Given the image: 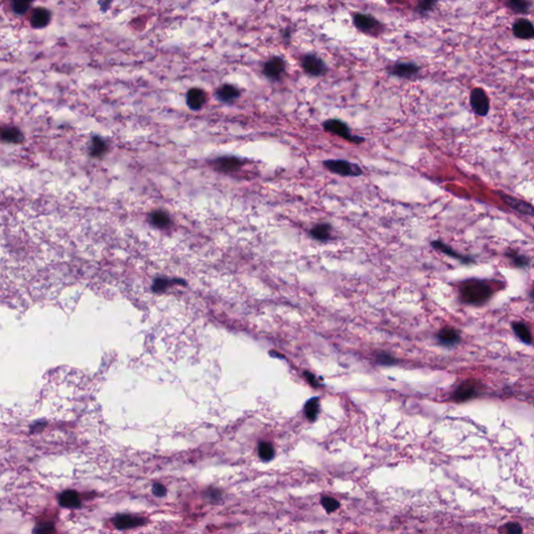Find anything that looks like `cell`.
<instances>
[{
  "instance_id": "6",
  "label": "cell",
  "mask_w": 534,
  "mask_h": 534,
  "mask_svg": "<svg viewBox=\"0 0 534 534\" xmlns=\"http://www.w3.org/2000/svg\"><path fill=\"white\" fill-rule=\"evenodd\" d=\"M301 67L305 72L312 76H321L328 70L326 63L315 55L305 56L301 60Z\"/></svg>"
},
{
  "instance_id": "8",
  "label": "cell",
  "mask_w": 534,
  "mask_h": 534,
  "mask_svg": "<svg viewBox=\"0 0 534 534\" xmlns=\"http://www.w3.org/2000/svg\"><path fill=\"white\" fill-rule=\"evenodd\" d=\"M501 198L504 200V202L506 203V205L512 208L514 211L516 212H519L521 214H524V215H527V216H530L532 217L534 215V210H533V207L530 205V203L524 201V200H521L519 198H515L510 195L508 194H505L503 192H499Z\"/></svg>"
},
{
  "instance_id": "28",
  "label": "cell",
  "mask_w": 534,
  "mask_h": 534,
  "mask_svg": "<svg viewBox=\"0 0 534 534\" xmlns=\"http://www.w3.org/2000/svg\"><path fill=\"white\" fill-rule=\"evenodd\" d=\"M506 256L508 258H510L512 262L519 268H525L529 265L530 261L529 259L526 257V256H523L521 255V253L517 252V251H509L506 253Z\"/></svg>"
},
{
  "instance_id": "34",
  "label": "cell",
  "mask_w": 534,
  "mask_h": 534,
  "mask_svg": "<svg viewBox=\"0 0 534 534\" xmlns=\"http://www.w3.org/2000/svg\"><path fill=\"white\" fill-rule=\"evenodd\" d=\"M34 531L37 532V533H44V532L50 533V532H54V531H55V528H54V525H53V524L47 523V524H42V525L38 526Z\"/></svg>"
},
{
  "instance_id": "13",
  "label": "cell",
  "mask_w": 534,
  "mask_h": 534,
  "mask_svg": "<svg viewBox=\"0 0 534 534\" xmlns=\"http://www.w3.org/2000/svg\"><path fill=\"white\" fill-rule=\"evenodd\" d=\"M144 523H145L144 519L129 516V515H119L114 519V524H115L116 528L121 529V530L140 527Z\"/></svg>"
},
{
  "instance_id": "12",
  "label": "cell",
  "mask_w": 534,
  "mask_h": 534,
  "mask_svg": "<svg viewBox=\"0 0 534 534\" xmlns=\"http://www.w3.org/2000/svg\"><path fill=\"white\" fill-rule=\"evenodd\" d=\"M431 245H432V247H433V248H435V249H437V250H439V251L446 253V255H448V256H450V257H452V258H454V259H456V260H460L461 262H463V263H466V264L474 263V262H475V260H474L473 258L466 257V256L461 255V253L455 251V250H454L450 245L446 244L445 242H443V241H440V240H434V241H432V242H431Z\"/></svg>"
},
{
  "instance_id": "14",
  "label": "cell",
  "mask_w": 534,
  "mask_h": 534,
  "mask_svg": "<svg viewBox=\"0 0 534 534\" xmlns=\"http://www.w3.org/2000/svg\"><path fill=\"white\" fill-rule=\"evenodd\" d=\"M206 103V93L201 89L193 88L187 93V105L191 110H199Z\"/></svg>"
},
{
  "instance_id": "22",
  "label": "cell",
  "mask_w": 534,
  "mask_h": 534,
  "mask_svg": "<svg viewBox=\"0 0 534 534\" xmlns=\"http://www.w3.org/2000/svg\"><path fill=\"white\" fill-rule=\"evenodd\" d=\"M215 164L222 171H233L240 168L242 162L237 158H222L218 159Z\"/></svg>"
},
{
  "instance_id": "30",
  "label": "cell",
  "mask_w": 534,
  "mask_h": 534,
  "mask_svg": "<svg viewBox=\"0 0 534 534\" xmlns=\"http://www.w3.org/2000/svg\"><path fill=\"white\" fill-rule=\"evenodd\" d=\"M33 2L34 0H13V10L15 13L22 15L30 9Z\"/></svg>"
},
{
  "instance_id": "7",
  "label": "cell",
  "mask_w": 534,
  "mask_h": 534,
  "mask_svg": "<svg viewBox=\"0 0 534 534\" xmlns=\"http://www.w3.org/2000/svg\"><path fill=\"white\" fill-rule=\"evenodd\" d=\"M353 22L356 29L362 33H373L377 28L380 27V22L372 15L357 13L353 17Z\"/></svg>"
},
{
  "instance_id": "32",
  "label": "cell",
  "mask_w": 534,
  "mask_h": 534,
  "mask_svg": "<svg viewBox=\"0 0 534 534\" xmlns=\"http://www.w3.org/2000/svg\"><path fill=\"white\" fill-rule=\"evenodd\" d=\"M437 4V0H420L417 5V11L420 14L425 15L434 9Z\"/></svg>"
},
{
  "instance_id": "33",
  "label": "cell",
  "mask_w": 534,
  "mask_h": 534,
  "mask_svg": "<svg viewBox=\"0 0 534 534\" xmlns=\"http://www.w3.org/2000/svg\"><path fill=\"white\" fill-rule=\"evenodd\" d=\"M378 361L381 363V364H384V365H391V364H394L397 363V360L396 358H393L392 356L388 355V354H380L378 356Z\"/></svg>"
},
{
  "instance_id": "11",
  "label": "cell",
  "mask_w": 534,
  "mask_h": 534,
  "mask_svg": "<svg viewBox=\"0 0 534 534\" xmlns=\"http://www.w3.org/2000/svg\"><path fill=\"white\" fill-rule=\"evenodd\" d=\"M477 392V384L475 381H466V382L461 383L458 388L456 389L453 399L456 402H465L473 397H475Z\"/></svg>"
},
{
  "instance_id": "10",
  "label": "cell",
  "mask_w": 534,
  "mask_h": 534,
  "mask_svg": "<svg viewBox=\"0 0 534 534\" xmlns=\"http://www.w3.org/2000/svg\"><path fill=\"white\" fill-rule=\"evenodd\" d=\"M285 71V62L281 58H273L268 61L263 69L264 74L271 80H278Z\"/></svg>"
},
{
  "instance_id": "26",
  "label": "cell",
  "mask_w": 534,
  "mask_h": 534,
  "mask_svg": "<svg viewBox=\"0 0 534 534\" xmlns=\"http://www.w3.org/2000/svg\"><path fill=\"white\" fill-rule=\"evenodd\" d=\"M173 283L184 284V282L181 281V280H168V278H164V277H159V278H156L154 281V284H152V290H154L155 292H163Z\"/></svg>"
},
{
  "instance_id": "35",
  "label": "cell",
  "mask_w": 534,
  "mask_h": 534,
  "mask_svg": "<svg viewBox=\"0 0 534 534\" xmlns=\"http://www.w3.org/2000/svg\"><path fill=\"white\" fill-rule=\"evenodd\" d=\"M152 493H154V495L157 497H164L167 493V490L164 485L157 483V484H155L154 487H152Z\"/></svg>"
},
{
  "instance_id": "2",
  "label": "cell",
  "mask_w": 534,
  "mask_h": 534,
  "mask_svg": "<svg viewBox=\"0 0 534 534\" xmlns=\"http://www.w3.org/2000/svg\"><path fill=\"white\" fill-rule=\"evenodd\" d=\"M322 126H323L324 131L331 133V134H334L340 138H343L352 143L360 144L365 141V138H363V137L353 135L350 131L347 124L339 119H329L323 122Z\"/></svg>"
},
{
  "instance_id": "31",
  "label": "cell",
  "mask_w": 534,
  "mask_h": 534,
  "mask_svg": "<svg viewBox=\"0 0 534 534\" xmlns=\"http://www.w3.org/2000/svg\"><path fill=\"white\" fill-rule=\"evenodd\" d=\"M321 505L323 506L324 509L327 510V513H334L335 510H337L340 504L338 501H336L335 499L331 498V497H323L321 499Z\"/></svg>"
},
{
  "instance_id": "15",
  "label": "cell",
  "mask_w": 534,
  "mask_h": 534,
  "mask_svg": "<svg viewBox=\"0 0 534 534\" xmlns=\"http://www.w3.org/2000/svg\"><path fill=\"white\" fill-rule=\"evenodd\" d=\"M50 22V12L44 8H37L34 10L31 24L34 29H43L46 28Z\"/></svg>"
},
{
  "instance_id": "21",
  "label": "cell",
  "mask_w": 534,
  "mask_h": 534,
  "mask_svg": "<svg viewBox=\"0 0 534 534\" xmlns=\"http://www.w3.org/2000/svg\"><path fill=\"white\" fill-rule=\"evenodd\" d=\"M506 5L513 12L520 15L528 14L531 9V3L529 0H507Z\"/></svg>"
},
{
  "instance_id": "19",
  "label": "cell",
  "mask_w": 534,
  "mask_h": 534,
  "mask_svg": "<svg viewBox=\"0 0 534 534\" xmlns=\"http://www.w3.org/2000/svg\"><path fill=\"white\" fill-rule=\"evenodd\" d=\"M0 140L11 143H19L23 140V136L18 129L7 126V128L0 129Z\"/></svg>"
},
{
  "instance_id": "3",
  "label": "cell",
  "mask_w": 534,
  "mask_h": 534,
  "mask_svg": "<svg viewBox=\"0 0 534 534\" xmlns=\"http://www.w3.org/2000/svg\"><path fill=\"white\" fill-rule=\"evenodd\" d=\"M323 165L331 172L341 176H360L363 173L362 168L358 164L345 160H327L323 162Z\"/></svg>"
},
{
  "instance_id": "17",
  "label": "cell",
  "mask_w": 534,
  "mask_h": 534,
  "mask_svg": "<svg viewBox=\"0 0 534 534\" xmlns=\"http://www.w3.org/2000/svg\"><path fill=\"white\" fill-rule=\"evenodd\" d=\"M60 505L66 508H78L81 506V498L74 491H66L60 496Z\"/></svg>"
},
{
  "instance_id": "29",
  "label": "cell",
  "mask_w": 534,
  "mask_h": 534,
  "mask_svg": "<svg viewBox=\"0 0 534 534\" xmlns=\"http://www.w3.org/2000/svg\"><path fill=\"white\" fill-rule=\"evenodd\" d=\"M273 455H274V451L270 444L261 443L259 445V456L262 460L269 461L270 459L273 458Z\"/></svg>"
},
{
  "instance_id": "24",
  "label": "cell",
  "mask_w": 534,
  "mask_h": 534,
  "mask_svg": "<svg viewBox=\"0 0 534 534\" xmlns=\"http://www.w3.org/2000/svg\"><path fill=\"white\" fill-rule=\"evenodd\" d=\"M150 222L157 227L164 228L167 227L170 224V218L169 216L162 211H156L151 213L150 215Z\"/></svg>"
},
{
  "instance_id": "27",
  "label": "cell",
  "mask_w": 534,
  "mask_h": 534,
  "mask_svg": "<svg viewBox=\"0 0 534 534\" xmlns=\"http://www.w3.org/2000/svg\"><path fill=\"white\" fill-rule=\"evenodd\" d=\"M106 150H107V145L104 140H101L98 137L93 138L92 146H91V156L100 157L105 154Z\"/></svg>"
},
{
  "instance_id": "5",
  "label": "cell",
  "mask_w": 534,
  "mask_h": 534,
  "mask_svg": "<svg viewBox=\"0 0 534 534\" xmlns=\"http://www.w3.org/2000/svg\"><path fill=\"white\" fill-rule=\"evenodd\" d=\"M421 67L412 62H398L389 67V74L401 79H412L419 74Z\"/></svg>"
},
{
  "instance_id": "23",
  "label": "cell",
  "mask_w": 534,
  "mask_h": 534,
  "mask_svg": "<svg viewBox=\"0 0 534 534\" xmlns=\"http://www.w3.org/2000/svg\"><path fill=\"white\" fill-rule=\"evenodd\" d=\"M513 329L515 333L517 334V336L525 343H528L530 344L531 341H532V337H531V333H530V330L528 328V326L524 322H514L513 323Z\"/></svg>"
},
{
  "instance_id": "25",
  "label": "cell",
  "mask_w": 534,
  "mask_h": 534,
  "mask_svg": "<svg viewBox=\"0 0 534 534\" xmlns=\"http://www.w3.org/2000/svg\"><path fill=\"white\" fill-rule=\"evenodd\" d=\"M319 411V400L318 398L311 399L307 402L306 406H305V412H306V416L309 421L313 422L316 420Z\"/></svg>"
},
{
  "instance_id": "20",
  "label": "cell",
  "mask_w": 534,
  "mask_h": 534,
  "mask_svg": "<svg viewBox=\"0 0 534 534\" xmlns=\"http://www.w3.org/2000/svg\"><path fill=\"white\" fill-rule=\"evenodd\" d=\"M217 96L224 103H231L239 96V91L234 86L224 85L218 89Z\"/></svg>"
},
{
  "instance_id": "9",
  "label": "cell",
  "mask_w": 534,
  "mask_h": 534,
  "mask_svg": "<svg viewBox=\"0 0 534 534\" xmlns=\"http://www.w3.org/2000/svg\"><path fill=\"white\" fill-rule=\"evenodd\" d=\"M513 33L516 38L521 40H530L534 37V28L528 19H519L514 23Z\"/></svg>"
},
{
  "instance_id": "18",
  "label": "cell",
  "mask_w": 534,
  "mask_h": 534,
  "mask_svg": "<svg viewBox=\"0 0 534 534\" xmlns=\"http://www.w3.org/2000/svg\"><path fill=\"white\" fill-rule=\"evenodd\" d=\"M460 337L458 332L452 328H444L438 333V340L446 345H452L459 341Z\"/></svg>"
},
{
  "instance_id": "1",
  "label": "cell",
  "mask_w": 534,
  "mask_h": 534,
  "mask_svg": "<svg viewBox=\"0 0 534 534\" xmlns=\"http://www.w3.org/2000/svg\"><path fill=\"white\" fill-rule=\"evenodd\" d=\"M460 295L465 303L481 305L489 300L493 295L492 287L481 280H468L460 288Z\"/></svg>"
},
{
  "instance_id": "4",
  "label": "cell",
  "mask_w": 534,
  "mask_h": 534,
  "mask_svg": "<svg viewBox=\"0 0 534 534\" xmlns=\"http://www.w3.org/2000/svg\"><path fill=\"white\" fill-rule=\"evenodd\" d=\"M470 104L474 113L481 117L486 116L491 109L490 98L486 92L482 88H475L472 90L470 95Z\"/></svg>"
},
{
  "instance_id": "38",
  "label": "cell",
  "mask_w": 534,
  "mask_h": 534,
  "mask_svg": "<svg viewBox=\"0 0 534 534\" xmlns=\"http://www.w3.org/2000/svg\"><path fill=\"white\" fill-rule=\"evenodd\" d=\"M210 499H211V500H219V499H220V494H219V492L212 491V492L210 493Z\"/></svg>"
},
{
  "instance_id": "16",
  "label": "cell",
  "mask_w": 534,
  "mask_h": 534,
  "mask_svg": "<svg viewBox=\"0 0 534 534\" xmlns=\"http://www.w3.org/2000/svg\"><path fill=\"white\" fill-rule=\"evenodd\" d=\"M332 226L329 223H320L315 225L310 231V235L318 241H328L332 239Z\"/></svg>"
},
{
  "instance_id": "37",
  "label": "cell",
  "mask_w": 534,
  "mask_h": 534,
  "mask_svg": "<svg viewBox=\"0 0 534 534\" xmlns=\"http://www.w3.org/2000/svg\"><path fill=\"white\" fill-rule=\"evenodd\" d=\"M305 376H306V378L308 379V381H309V382H310L313 386H318V382H317L316 379H315V377H314L312 374L306 372V373H305Z\"/></svg>"
},
{
  "instance_id": "36",
  "label": "cell",
  "mask_w": 534,
  "mask_h": 534,
  "mask_svg": "<svg viewBox=\"0 0 534 534\" xmlns=\"http://www.w3.org/2000/svg\"><path fill=\"white\" fill-rule=\"evenodd\" d=\"M506 529L507 531L509 533H521L523 531V529L521 528V526L517 523H510V524H507L506 525Z\"/></svg>"
}]
</instances>
